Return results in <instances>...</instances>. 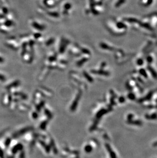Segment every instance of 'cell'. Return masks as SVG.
<instances>
[{
	"label": "cell",
	"mask_w": 157,
	"mask_h": 158,
	"mask_svg": "<svg viewBox=\"0 0 157 158\" xmlns=\"http://www.w3.org/2000/svg\"><path fill=\"white\" fill-rule=\"evenodd\" d=\"M0 79L2 80H4L5 78H4V77L3 76L0 75Z\"/></svg>",
	"instance_id": "8992f818"
},
{
	"label": "cell",
	"mask_w": 157,
	"mask_h": 158,
	"mask_svg": "<svg viewBox=\"0 0 157 158\" xmlns=\"http://www.w3.org/2000/svg\"><path fill=\"white\" fill-rule=\"evenodd\" d=\"M133 117V115L132 114H131V115H129L128 116V120L129 121H131L132 120V118Z\"/></svg>",
	"instance_id": "3957f363"
},
{
	"label": "cell",
	"mask_w": 157,
	"mask_h": 158,
	"mask_svg": "<svg viewBox=\"0 0 157 158\" xmlns=\"http://www.w3.org/2000/svg\"><path fill=\"white\" fill-rule=\"evenodd\" d=\"M3 156V152L2 151V149H0V157H2Z\"/></svg>",
	"instance_id": "5b68a950"
},
{
	"label": "cell",
	"mask_w": 157,
	"mask_h": 158,
	"mask_svg": "<svg viewBox=\"0 0 157 158\" xmlns=\"http://www.w3.org/2000/svg\"><path fill=\"white\" fill-rule=\"evenodd\" d=\"M157 118V115L155 114H152V115H151V116L149 117V118H148V119H156Z\"/></svg>",
	"instance_id": "7a4b0ae2"
},
{
	"label": "cell",
	"mask_w": 157,
	"mask_h": 158,
	"mask_svg": "<svg viewBox=\"0 0 157 158\" xmlns=\"http://www.w3.org/2000/svg\"><path fill=\"white\" fill-rule=\"evenodd\" d=\"M119 101L120 102H124L125 101V98L123 97H121L120 98H119Z\"/></svg>",
	"instance_id": "277c9868"
},
{
	"label": "cell",
	"mask_w": 157,
	"mask_h": 158,
	"mask_svg": "<svg viewBox=\"0 0 157 158\" xmlns=\"http://www.w3.org/2000/svg\"><path fill=\"white\" fill-rule=\"evenodd\" d=\"M128 98L131 100H134L135 98V95L132 93H131L128 95Z\"/></svg>",
	"instance_id": "6da1fadb"
}]
</instances>
